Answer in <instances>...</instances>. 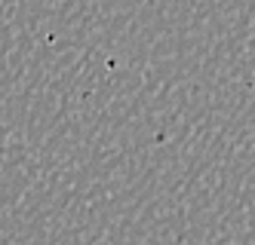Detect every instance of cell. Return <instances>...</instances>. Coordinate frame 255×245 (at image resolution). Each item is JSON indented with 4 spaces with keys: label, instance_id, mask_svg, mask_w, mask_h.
<instances>
[]
</instances>
